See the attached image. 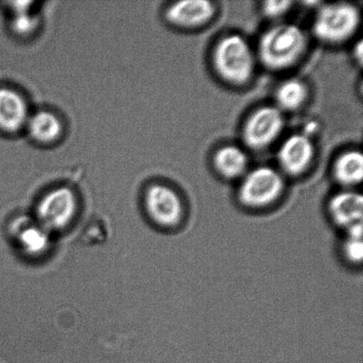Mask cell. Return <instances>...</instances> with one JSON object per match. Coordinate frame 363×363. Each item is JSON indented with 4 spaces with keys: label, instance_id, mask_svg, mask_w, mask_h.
<instances>
[{
    "label": "cell",
    "instance_id": "11",
    "mask_svg": "<svg viewBox=\"0 0 363 363\" xmlns=\"http://www.w3.org/2000/svg\"><path fill=\"white\" fill-rule=\"evenodd\" d=\"M28 106L17 91L0 88V130L13 133L26 126Z\"/></svg>",
    "mask_w": 363,
    "mask_h": 363
},
{
    "label": "cell",
    "instance_id": "9",
    "mask_svg": "<svg viewBox=\"0 0 363 363\" xmlns=\"http://www.w3.org/2000/svg\"><path fill=\"white\" fill-rule=\"evenodd\" d=\"M277 162L283 172L291 177L302 175L315 157V145L305 133L291 135L280 145Z\"/></svg>",
    "mask_w": 363,
    "mask_h": 363
},
{
    "label": "cell",
    "instance_id": "15",
    "mask_svg": "<svg viewBox=\"0 0 363 363\" xmlns=\"http://www.w3.org/2000/svg\"><path fill=\"white\" fill-rule=\"evenodd\" d=\"M26 126L30 136L38 143H52L62 133V122L55 113L48 111H39L30 116Z\"/></svg>",
    "mask_w": 363,
    "mask_h": 363
},
{
    "label": "cell",
    "instance_id": "4",
    "mask_svg": "<svg viewBox=\"0 0 363 363\" xmlns=\"http://www.w3.org/2000/svg\"><path fill=\"white\" fill-rule=\"evenodd\" d=\"M360 23V11L353 4H323L316 12L312 30L318 40L325 44L337 45L353 37Z\"/></svg>",
    "mask_w": 363,
    "mask_h": 363
},
{
    "label": "cell",
    "instance_id": "14",
    "mask_svg": "<svg viewBox=\"0 0 363 363\" xmlns=\"http://www.w3.org/2000/svg\"><path fill=\"white\" fill-rule=\"evenodd\" d=\"M340 234L337 245V254L340 262L348 269H361L363 261L362 224L352 227Z\"/></svg>",
    "mask_w": 363,
    "mask_h": 363
},
{
    "label": "cell",
    "instance_id": "3",
    "mask_svg": "<svg viewBox=\"0 0 363 363\" xmlns=\"http://www.w3.org/2000/svg\"><path fill=\"white\" fill-rule=\"evenodd\" d=\"M256 62V52L240 35H225L213 50V64L216 73L230 84H247L254 77Z\"/></svg>",
    "mask_w": 363,
    "mask_h": 363
},
{
    "label": "cell",
    "instance_id": "10",
    "mask_svg": "<svg viewBox=\"0 0 363 363\" xmlns=\"http://www.w3.org/2000/svg\"><path fill=\"white\" fill-rule=\"evenodd\" d=\"M216 6L208 0H184L172 4L166 10L165 17L174 26L192 28L202 26L212 20Z\"/></svg>",
    "mask_w": 363,
    "mask_h": 363
},
{
    "label": "cell",
    "instance_id": "5",
    "mask_svg": "<svg viewBox=\"0 0 363 363\" xmlns=\"http://www.w3.org/2000/svg\"><path fill=\"white\" fill-rule=\"evenodd\" d=\"M144 206L148 218L159 229L173 231L187 222V206L175 189L155 184L145 192Z\"/></svg>",
    "mask_w": 363,
    "mask_h": 363
},
{
    "label": "cell",
    "instance_id": "7",
    "mask_svg": "<svg viewBox=\"0 0 363 363\" xmlns=\"http://www.w3.org/2000/svg\"><path fill=\"white\" fill-rule=\"evenodd\" d=\"M284 126V113L276 106H263L248 117L242 138L252 150H265L279 138Z\"/></svg>",
    "mask_w": 363,
    "mask_h": 363
},
{
    "label": "cell",
    "instance_id": "1",
    "mask_svg": "<svg viewBox=\"0 0 363 363\" xmlns=\"http://www.w3.org/2000/svg\"><path fill=\"white\" fill-rule=\"evenodd\" d=\"M307 35L298 25L280 23L269 28L258 43L256 56L267 69L280 71L293 67L304 55Z\"/></svg>",
    "mask_w": 363,
    "mask_h": 363
},
{
    "label": "cell",
    "instance_id": "21",
    "mask_svg": "<svg viewBox=\"0 0 363 363\" xmlns=\"http://www.w3.org/2000/svg\"><path fill=\"white\" fill-rule=\"evenodd\" d=\"M354 57L357 60H359V62L362 63V42H358V44L357 45V48L354 49Z\"/></svg>",
    "mask_w": 363,
    "mask_h": 363
},
{
    "label": "cell",
    "instance_id": "13",
    "mask_svg": "<svg viewBox=\"0 0 363 363\" xmlns=\"http://www.w3.org/2000/svg\"><path fill=\"white\" fill-rule=\"evenodd\" d=\"M334 179L342 189H354L360 184L363 177V156L360 151L343 152L333 165Z\"/></svg>",
    "mask_w": 363,
    "mask_h": 363
},
{
    "label": "cell",
    "instance_id": "2",
    "mask_svg": "<svg viewBox=\"0 0 363 363\" xmlns=\"http://www.w3.org/2000/svg\"><path fill=\"white\" fill-rule=\"evenodd\" d=\"M286 191L282 173L268 166L247 172L236 192L238 204L245 211L264 213L279 204Z\"/></svg>",
    "mask_w": 363,
    "mask_h": 363
},
{
    "label": "cell",
    "instance_id": "20",
    "mask_svg": "<svg viewBox=\"0 0 363 363\" xmlns=\"http://www.w3.org/2000/svg\"><path fill=\"white\" fill-rule=\"evenodd\" d=\"M34 2L32 1H16L9 3V9L11 13L13 14L23 13L31 12L32 5Z\"/></svg>",
    "mask_w": 363,
    "mask_h": 363
},
{
    "label": "cell",
    "instance_id": "8",
    "mask_svg": "<svg viewBox=\"0 0 363 363\" xmlns=\"http://www.w3.org/2000/svg\"><path fill=\"white\" fill-rule=\"evenodd\" d=\"M325 213L328 222L340 233L362 224V195L354 189H342L328 199Z\"/></svg>",
    "mask_w": 363,
    "mask_h": 363
},
{
    "label": "cell",
    "instance_id": "17",
    "mask_svg": "<svg viewBox=\"0 0 363 363\" xmlns=\"http://www.w3.org/2000/svg\"><path fill=\"white\" fill-rule=\"evenodd\" d=\"M17 243L24 254L40 256L50 247V233L39 224H24L17 233Z\"/></svg>",
    "mask_w": 363,
    "mask_h": 363
},
{
    "label": "cell",
    "instance_id": "6",
    "mask_svg": "<svg viewBox=\"0 0 363 363\" xmlns=\"http://www.w3.org/2000/svg\"><path fill=\"white\" fill-rule=\"evenodd\" d=\"M78 199L67 187L53 189L39 201L35 209L38 223L49 233L67 229L77 217Z\"/></svg>",
    "mask_w": 363,
    "mask_h": 363
},
{
    "label": "cell",
    "instance_id": "12",
    "mask_svg": "<svg viewBox=\"0 0 363 363\" xmlns=\"http://www.w3.org/2000/svg\"><path fill=\"white\" fill-rule=\"evenodd\" d=\"M213 166L216 172L228 180L241 179L247 172L248 157L236 145H224L216 152Z\"/></svg>",
    "mask_w": 363,
    "mask_h": 363
},
{
    "label": "cell",
    "instance_id": "16",
    "mask_svg": "<svg viewBox=\"0 0 363 363\" xmlns=\"http://www.w3.org/2000/svg\"><path fill=\"white\" fill-rule=\"evenodd\" d=\"M308 91L303 82L291 78L277 87L275 99L277 108L283 113L296 111L307 101Z\"/></svg>",
    "mask_w": 363,
    "mask_h": 363
},
{
    "label": "cell",
    "instance_id": "19",
    "mask_svg": "<svg viewBox=\"0 0 363 363\" xmlns=\"http://www.w3.org/2000/svg\"><path fill=\"white\" fill-rule=\"evenodd\" d=\"M293 2L286 0H269L262 3V11L263 16L269 19H280L290 12Z\"/></svg>",
    "mask_w": 363,
    "mask_h": 363
},
{
    "label": "cell",
    "instance_id": "18",
    "mask_svg": "<svg viewBox=\"0 0 363 363\" xmlns=\"http://www.w3.org/2000/svg\"><path fill=\"white\" fill-rule=\"evenodd\" d=\"M39 21L38 17L31 12L13 14L11 28L18 35L25 37L33 33L38 27Z\"/></svg>",
    "mask_w": 363,
    "mask_h": 363
}]
</instances>
